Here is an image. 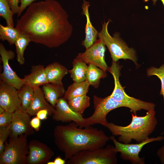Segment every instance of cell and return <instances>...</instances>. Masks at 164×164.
<instances>
[{
  "mask_svg": "<svg viewBox=\"0 0 164 164\" xmlns=\"http://www.w3.org/2000/svg\"><path fill=\"white\" fill-rule=\"evenodd\" d=\"M42 87L46 99L54 107L58 99L63 97L66 91L63 84L48 83L42 86Z\"/></svg>",
  "mask_w": 164,
  "mask_h": 164,
  "instance_id": "ffe728a7",
  "label": "cell"
},
{
  "mask_svg": "<svg viewBox=\"0 0 164 164\" xmlns=\"http://www.w3.org/2000/svg\"><path fill=\"white\" fill-rule=\"evenodd\" d=\"M31 42L30 39L28 35L20 33L14 44L15 46L17 60L21 65H23L25 63L24 52L27 46Z\"/></svg>",
  "mask_w": 164,
  "mask_h": 164,
  "instance_id": "d4e9b609",
  "label": "cell"
},
{
  "mask_svg": "<svg viewBox=\"0 0 164 164\" xmlns=\"http://www.w3.org/2000/svg\"><path fill=\"white\" fill-rule=\"evenodd\" d=\"M10 8L14 14H18L20 9V0H8Z\"/></svg>",
  "mask_w": 164,
  "mask_h": 164,
  "instance_id": "d6a6232c",
  "label": "cell"
},
{
  "mask_svg": "<svg viewBox=\"0 0 164 164\" xmlns=\"http://www.w3.org/2000/svg\"><path fill=\"white\" fill-rule=\"evenodd\" d=\"M45 68L42 65L32 66L30 73L24 77V84L34 89L48 83Z\"/></svg>",
  "mask_w": 164,
  "mask_h": 164,
  "instance_id": "ac0fdd59",
  "label": "cell"
},
{
  "mask_svg": "<svg viewBox=\"0 0 164 164\" xmlns=\"http://www.w3.org/2000/svg\"><path fill=\"white\" fill-rule=\"evenodd\" d=\"M72 68L68 70L74 82H81L86 80V73L88 65L85 62L76 57L72 63Z\"/></svg>",
  "mask_w": 164,
  "mask_h": 164,
  "instance_id": "44dd1931",
  "label": "cell"
},
{
  "mask_svg": "<svg viewBox=\"0 0 164 164\" xmlns=\"http://www.w3.org/2000/svg\"><path fill=\"white\" fill-rule=\"evenodd\" d=\"M27 164H47L54 155L53 150L46 144L33 140L28 144Z\"/></svg>",
  "mask_w": 164,
  "mask_h": 164,
  "instance_id": "7c38bea8",
  "label": "cell"
},
{
  "mask_svg": "<svg viewBox=\"0 0 164 164\" xmlns=\"http://www.w3.org/2000/svg\"><path fill=\"white\" fill-rule=\"evenodd\" d=\"M68 18L67 11L56 0L34 2L17 20L15 28L28 35L31 42L57 48L72 35L73 26Z\"/></svg>",
  "mask_w": 164,
  "mask_h": 164,
  "instance_id": "6da1fadb",
  "label": "cell"
},
{
  "mask_svg": "<svg viewBox=\"0 0 164 164\" xmlns=\"http://www.w3.org/2000/svg\"><path fill=\"white\" fill-rule=\"evenodd\" d=\"M117 152L114 147L108 145L94 150H84L67 160V164H116Z\"/></svg>",
  "mask_w": 164,
  "mask_h": 164,
  "instance_id": "8992f818",
  "label": "cell"
},
{
  "mask_svg": "<svg viewBox=\"0 0 164 164\" xmlns=\"http://www.w3.org/2000/svg\"><path fill=\"white\" fill-rule=\"evenodd\" d=\"M30 125L32 128L36 131H38L41 126V120L37 116L31 119Z\"/></svg>",
  "mask_w": 164,
  "mask_h": 164,
  "instance_id": "836d02e7",
  "label": "cell"
},
{
  "mask_svg": "<svg viewBox=\"0 0 164 164\" xmlns=\"http://www.w3.org/2000/svg\"><path fill=\"white\" fill-rule=\"evenodd\" d=\"M5 111L0 106V114H1Z\"/></svg>",
  "mask_w": 164,
  "mask_h": 164,
  "instance_id": "74e56055",
  "label": "cell"
},
{
  "mask_svg": "<svg viewBox=\"0 0 164 164\" xmlns=\"http://www.w3.org/2000/svg\"><path fill=\"white\" fill-rule=\"evenodd\" d=\"M114 145V149L120 153V157L125 160L129 161L133 164H144L145 158H140L139 154L145 145L154 141H160L164 139L162 136L156 138H149L142 142L136 144L122 143L117 140L114 136L110 137Z\"/></svg>",
  "mask_w": 164,
  "mask_h": 164,
  "instance_id": "9c48e42d",
  "label": "cell"
},
{
  "mask_svg": "<svg viewBox=\"0 0 164 164\" xmlns=\"http://www.w3.org/2000/svg\"><path fill=\"white\" fill-rule=\"evenodd\" d=\"M18 90V96L20 101V108L26 112L33 99L34 90L31 87L24 84Z\"/></svg>",
  "mask_w": 164,
  "mask_h": 164,
  "instance_id": "cb8c5ba5",
  "label": "cell"
},
{
  "mask_svg": "<svg viewBox=\"0 0 164 164\" xmlns=\"http://www.w3.org/2000/svg\"><path fill=\"white\" fill-rule=\"evenodd\" d=\"M90 84L87 80L81 82H75L70 85L66 91L63 97L67 100L87 94Z\"/></svg>",
  "mask_w": 164,
  "mask_h": 164,
  "instance_id": "7402d4cb",
  "label": "cell"
},
{
  "mask_svg": "<svg viewBox=\"0 0 164 164\" xmlns=\"http://www.w3.org/2000/svg\"><path fill=\"white\" fill-rule=\"evenodd\" d=\"M45 70L48 83L63 84L62 80L68 70L64 66L57 62H54L47 65Z\"/></svg>",
  "mask_w": 164,
  "mask_h": 164,
  "instance_id": "d6986e66",
  "label": "cell"
},
{
  "mask_svg": "<svg viewBox=\"0 0 164 164\" xmlns=\"http://www.w3.org/2000/svg\"><path fill=\"white\" fill-rule=\"evenodd\" d=\"M132 120L128 125L121 126L112 122L108 123L106 127L114 136H118V141L130 143L132 139L138 143L149 138L157 124L154 109L148 111L143 116H137L132 113Z\"/></svg>",
  "mask_w": 164,
  "mask_h": 164,
  "instance_id": "3957f363",
  "label": "cell"
},
{
  "mask_svg": "<svg viewBox=\"0 0 164 164\" xmlns=\"http://www.w3.org/2000/svg\"><path fill=\"white\" fill-rule=\"evenodd\" d=\"M72 121L65 125H57L53 134L54 142L66 160L84 150H94L104 147L110 139L101 129L91 126L79 127Z\"/></svg>",
  "mask_w": 164,
  "mask_h": 164,
  "instance_id": "7a4b0ae2",
  "label": "cell"
},
{
  "mask_svg": "<svg viewBox=\"0 0 164 164\" xmlns=\"http://www.w3.org/2000/svg\"><path fill=\"white\" fill-rule=\"evenodd\" d=\"M49 115L48 111L46 109L41 110L36 114V116L41 120H44L47 118L48 115Z\"/></svg>",
  "mask_w": 164,
  "mask_h": 164,
  "instance_id": "e575fe53",
  "label": "cell"
},
{
  "mask_svg": "<svg viewBox=\"0 0 164 164\" xmlns=\"http://www.w3.org/2000/svg\"><path fill=\"white\" fill-rule=\"evenodd\" d=\"M66 160L62 159L60 156L56 157L54 161V164H64L66 163Z\"/></svg>",
  "mask_w": 164,
  "mask_h": 164,
  "instance_id": "8d00e7d4",
  "label": "cell"
},
{
  "mask_svg": "<svg viewBox=\"0 0 164 164\" xmlns=\"http://www.w3.org/2000/svg\"><path fill=\"white\" fill-rule=\"evenodd\" d=\"M94 111L90 117L84 118L83 121L78 125L81 128L99 124L106 127L108 123L107 116L111 111L119 107H125L123 103L114 99L110 95L104 98L93 96Z\"/></svg>",
  "mask_w": 164,
  "mask_h": 164,
  "instance_id": "ba28073f",
  "label": "cell"
},
{
  "mask_svg": "<svg viewBox=\"0 0 164 164\" xmlns=\"http://www.w3.org/2000/svg\"><path fill=\"white\" fill-rule=\"evenodd\" d=\"M14 14L8 0H0V16L5 19L7 26L14 27Z\"/></svg>",
  "mask_w": 164,
  "mask_h": 164,
  "instance_id": "83f0119b",
  "label": "cell"
},
{
  "mask_svg": "<svg viewBox=\"0 0 164 164\" xmlns=\"http://www.w3.org/2000/svg\"><path fill=\"white\" fill-rule=\"evenodd\" d=\"M121 69V66L118 63L113 61L111 66L107 69V70L112 74L114 80V88L110 96L116 101L124 104L134 114H136L137 112L142 109L147 111L154 109L155 105L154 103L130 97L126 94L119 81Z\"/></svg>",
  "mask_w": 164,
  "mask_h": 164,
  "instance_id": "277c9868",
  "label": "cell"
},
{
  "mask_svg": "<svg viewBox=\"0 0 164 164\" xmlns=\"http://www.w3.org/2000/svg\"><path fill=\"white\" fill-rule=\"evenodd\" d=\"M22 134L17 137L9 136L5 142L3 152L0 154V164H26L29 152L27 137Z\"/></svg>",
  "mask_w": 164,
  "mask_h": 164,
  "instance_id": "52a82bcc",
  "label": "cell"
},
{
  "mask_svg": "<svg viewBox=\"0 0 164 164\" xmlns=\"http://www.w3.org/2000/svg\"><path fill=\"white\" fill-rule=\"evenodd\" d=\"M67 102L73 111L82 114L85 109L90 105V98L85 94L73 98Z\"/></svg>",
  "mask_w": 164,
  "mask_h": 164,
  "instance_id": "484cf974",
  "label": "cell"
},
{
  "mask_svg": "<svg viewBox=\"0 0 164 164\" xmlns=\"http://www.w3.org/2000/svg\"><path fill=\"white\" fill-rule=\"evenodd\" d=\"M18 90L12 85L0 80V106L6 111L12 113L20 109Z\"/></svg>",
  "mask_w": 164,
  "mask_h": 164,
  "instance_id": "4fadbf2b",
  "label": "cell"
},
{
  "mask_svg": "<svg viewBox=\"0 0 164 164\" xmlns=\"http://www.w3.org/2000/svg\"><path fill=\"white\" fill-rule=\"evenodd\" d=\"M90 5L89 2L83 0L82 5V14L85 15L86 23L85 27V37L82 41L81 45L86 49L91 46L97 40L99 32L92 25L90 19L89 7Z\"/></svg>",
  "mask_w": 164,
  "mask_h": 164,
  "instance_id": "e0dca14e",
  "label": "cell"
},
{
  "mask_svg": "<svg viewBox=\"0 0 164 164\" xmlns=\"http://www.w3.org/2000/svg\"><path fill=\"white\" fill-rule=\"evenodd\" d=\"M12 117V113L5 111L0 114V127L10 124Z\"/></svg>",
  "mask_w": 164,
  "mask_h": 164,
  "instance_id": "4dcf8cb0",
  "label": "cell"
},
{
  "mask_svg": "<svg viewBox=\"0 0 164 164\" xmlns=\"http://www.w3.org/2000/svg\"><path fill=\"white\" fill-rule=\"evenodd\" d=\"M111 20L104 22L98 33V37L107 46L110 53L112 61L116 62L120 59H129L137 64V58L135 50L129 48L120 38L118 33L111 36L108 30V26Z\"/></svg>",
  "mask_w": 164,
  "mask_h": 164,
  "instance_id": "5b68a950",
  "label": "cell"
},
{
  "mask_svg": "<svg viewBox=\"0 0 164 164\" xmlns=\"http://www.w3.org/2000/svg\"><path fill=\"white\" fill-rule=\"evenodd\" d=\"M10 124L0 127V154L4 151L5 148L4 144L10 135Z\"/></svg>",
  "mask_w": 164,
  "mask_h": 164,
  "instance_id": "f546056e",
  "label": "cell"
},
{
  "mask_svg": "<svg viewBox=\"0 0 164 164\" xmlns=\"http://www.w3.org/2000/svg\"><path fill=\"white\" fill-rule=\"evenodd\" d=\"M85 51L79 53L77 58L87 64H92L106 71L108 67L105 60V46L99 39Z\"/></svg>",
  "mask_w": 164,
  "mask_h": 164,
  "instance_id": "8fae6325",
  "label": "cell"
},
{
  "mask_svg": "<svg viewBox=\"0 0 164 164\" xmlns=\"http://www.w3.org/2000/svg\"><path fill=\"white\" fill-rule=\"evenodd\" d=\"M0 54L3 64V71L0 74V80L6 82L19 90L24 84V78H21L12 69L9 63L12 60L15 53L11 50L6 49L2 43H0Z\"/></svg>",
  "mask_w": 164,
  "mask_h": 164,
  "instance_id": "30bf717a",
  "label": "cell"
},
{
  "mask_svg": "<svg viewBox=\"0 0 164 164\" xmlns=\"http://www.w3.org/2000/svg\"><path fill=\"white\" fill-rule=\"evenodd\" d=\"M154 4H155L157 0H152ZM162 2L164 6V0H160Z\"/></svg>",
  "mask_w": 164,
  "mask_h": 164,
  "instance_id": "f35d334b",
  "label": "cell"
},
{
  "mask_svg": "<svg viewBox=\"0 0 164 164\" xmlns=\"http://www.w3.org/2000/svg\"><path fill=\"white\" fill-rule=\"evenodd\" d=\"M157 155L161 163L164 164V145L158 150Z\"/></svg>",
  "mask_w": 164,
  "mask_h": 164,
  "instance_id": "d590c367",
  "label": "cell"
},
{
  "mask_svg": "<svg viewBox=\"0 0 164 164\" xmlns=\"http://www.w3.org/2000/svg\"><path fill=\"white\" fill-rule=\"evenodd\" d=\"M147 74L148 76H156L160 80L161 88L160 94L162 96L164 100V64L162 65L159 68L154 67H150L147 70Z\"/></svg>",
  "mask_w": 164,
  "mask_h": 164,
  "instance_id": "f1b7e54d",
  "label": "cell"
},
{
  "mask_svg": "<svg viewBox=\"0 0 164 164\" xmlns=\"http://www.w3.org/2000/svg\"><path fill=\"white\" fill-rule=\"evenodd\" d=\"M30 115L20 109L12 113L10 124L11 134L9 136L17 137L22 134L27 135L34 133V129L30 125Z\"/></svg>",
  "mask_w": 164,
  "mask_h": 164,
  "instance_id": "5bb4252c",
  "label": "cell"
},
{
  "mask_svg": "<svg viewBox=\"0 0 164 164\" xmlns=\"http://www.w3.org/2000/svg\"><path fill=\"white\" fill-rule=\"evenodd\" d=\"M36 0H20V4L19 5V10L17 14L18 17L20 16L22 12L27 7Z\"/></svg>",
  "mask_w": 164,
  "mask_h": 164,
  "instance_id": "1f68e13d",
  "label": "cell"
},
{
  "mask_svg": "<svg viewBox=\"0 0 164 164\" xmlns=\"http://www.w3.org/2000/svg\"><path fill=\"white\" fill-rule=\"evenodd\" d=\"M34 93L32 101L26 112L30 116H36L40 110H47L49 116H51L55 111L54 107L46 99L42 89L40 87L34 89Z\"/></svg>",
  "mask_w": 164,
  "mask_h": 164,
  "instance_id": "2e32d148",
  "label": "cell"
},
{
  "mask_svg": "<svg viewBox=\"0 0 164 164\" xmlns=\"http://www.w3.org/2000/svg\"><path fill=\"white\" fill-rule=\"evenodd\" d=\"M55 111L52 115V119L63 122H74L78 125L84 119L82 114L73 111L63 97L60 98L54 106Z\"/></svg>",
  "mask_w": 164,
  "mask_h": 164,
  "instance_id": "9a60e30c",
  "label": "cell"
},
{
  "mask_svg": "<svg viewBox=\"0 0 164 164\" xmlns=\"http://www.w3.org/2000/svg\"><path fill=\"white\" fill-rule=\"evenodd\" d=\"M86 80L90 85L96 88L98 87L100 80L107 76L106 71L92 64H88L86 73Z\"/></svg>",
  "mask_w": 164,
  "mask_h": 164,
  "instance_id": "603a6c76",
  "label": "cell"
},
{
  "mask_svg": "<svg viewBox=\"0 0 164 164\" xmlns=\"http://www.w3.org/2000/svg\"><path fill=\"white\" fill-rule=\"evenodd\" d=\"M20 34L16 28L0 24V39L3 41H7L10 45L15 44Z\"/></svg>",
  "mask_w": 164,
  "mask_h": 164,
  "instance_id": "4316f807",
  "label": "cell"
},
{
  "mask_svg": "<svg viewBox=\"0 0 164 164\" xmlns=\"http://www.w3.org/2000/svg\"><path fill=\"white\" fill-rule=\"evenodd\" d=\"M47 164H54L53 161H50L48 162L47 163Z\"/></svg>",
  "mask_w": 164,
  "mask_h": 164,
  "instance_id": "ab89813d",
  "label": "cell"
}]
</instances>
